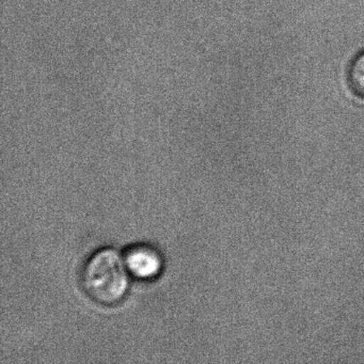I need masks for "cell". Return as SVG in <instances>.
<instances>
[{
  "instance_id": "cell-1",
  "label": "cell",
  "mask_w": 364,
  "mask_h": 364,
  "mask_svg": "<svg viewBox=\"0 0 364 364\" xmlns=\"http://www.w3.org/2000/svg\"><path fill=\"white\" fill-rule=\"evenodd\" d=\"M129 274L121 253L112 248L100 249L82 268V287L97 304L114 306L122 301L129 291Z\"/></svg>"
},
{
  "instance_id": "cell-2",
  "label": "cell",
  "mask_w": 364,
  "mask_h": 364,
  "mask_svg": "<svg viewBox=\"0 0 364 364\" xmlns=\"http://www.w3.org/2000/svg\"><path fill=\"white\" fill-rule=\"evenodd\" d=\"M129 274L140 280L156 278L163 268V259L159 251L149 245L131 247L124 255Z\"/></svg>"
},
{
  "instance_id": "cell-3",
  "label": "cell",
  "mask_w": 364,
  "mask_h": 364,
  "mask_svg": "<svg viewBox=\"0 0 364 364\" xmlns=\"http://www.w3.org/2000/svg\"><path fill=\"white\" fill-rule=\"evenodd\" d=\"M348 85L358 97L364 100V50L358 54L349 65Z\"/></svg>"
}]
</instances>
